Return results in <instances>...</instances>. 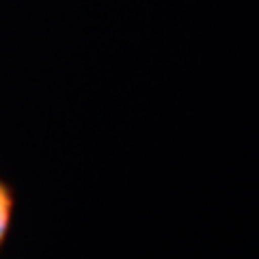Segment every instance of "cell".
Segmentation results:
<instances>
[{"label":"cell","mask_w":259,"mask_h":259,"mask_svg":"<svg viewBox=\"0 0 259 259\" xmlns=\"http://www.w3.org/2000/svg\"><path fill=\"white\" fill-rule=\"evenodd\" d=\"M15 214H18V188L11 180L0 175V255L9 244Z\"/></svg>","instance_id":"6da1fadb"}]
</instances>
